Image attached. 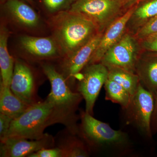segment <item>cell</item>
Masks as SVG:
<instances>
[{"label": "cell", "instance_id": "obj_3", "mask_svg": "<svg viewBox=\"0 0 157 157\" xmlns=\"http://www.w3.org/2000/svg\"><path fill=\"white\" fill-rule=\"evenodd\" d=\"M125 6L124 0H74L68 10L90 20L101 33L121 15Z\"/></svg>", "mask_w": 157, "mask_h": 157}, {"label": "cell", "instance_id": "obj_19", "mask_svg": "<svg viewBox=\"0 0 157 157\" xmlns=\"http://www.w3.org/2000/svg\"><path fill=\"white\" fill-rule=\"evenodd\" d=\"M104 86L106 100L119 104L124 109H128L132 101V96L124 88L108 78Z\"/></svg>", "mask_w": 157, "mask_h": 157}, {"label": "cell", "instance_id": "obj_9", "mask_svg": "<svg viewBox=\"0 0 157 157\" xmlns=\"http://www.w3.org/2000/svg\"><path fill=\"white\" fill-rule=\"evenodd\" d=\"M54 138L47 133L44 137L36 140L8 137L1 141L0 157H28L42 149L54 147Z\"/></svg>", "mask_w": 157, "mask_h": 157}, {"label": "cell", "instance_id": "obj_26", "mask_svg": "<svg viewBox=\"0 0 157 157\" xmlns=\"http://www.w3.org/2000/svg\"><path fill=\"white\" fill-rule=\"evenodd\" d=\"M142 41L143 47L145 50L157 53V34L149 36Z\"/></svg>", "mask_w": 157, "mask_h": 157}, {"label": "cell", "instance_id": "obj_10", "mask_svg": "<svg viewBox=\"0 0 157 157\" xmlns=\"http://www.w3.org/2000/svg\"><path fill=\"white\" fill-rule=\"evenodd\" d=\"M10 88L13 94L25 104L31 105L36 100V88L33 73L30 67L20 60L14 62Z\"/></svg>", "mask_w": 157, "mask_h": 157}, {"label": "cell", "instance_id": "obj_1", "mask_svg": "<svg viewBox=\"0 0 157 157\" xmlns=\"http://www.w3.org/2000/svg\"><path fill=\"white\" fill-rule=\"evenodd\" d=\"M76 118V113L58 107L47 98L45 101L31 105L22 115L13 119L6 138L41 139L46 134L45 129L56 124H63L71 134L75 135L79 132Z\"/></svg>", "mask_w": 157, "mask_h": 157}, {"label": "cell", "instance_id": "obj_17", "mask_svg": "<svg viewBox=\"0 0 157 157\" xmlns=\"http://www.w3.org/2000/svg\"><path fill=\"white\" fill-rule=\"evenodd\" d=\"M30 105L13 94L10 87L0 85V111L13 119L22 115Z\"/></svg>", "mask_w": 157, "mask_h": 157}, {"label": "cell", "instance_id": "obj_29", "mask_svg": "<svg viewBox=\"0 0 157 157\" xmlns=\"http://www.w3.org/2000/svg\"><path fill=\"white\" fill-rule=\"evenodd\" d=\"M8 1V0H1V4H4L6 2V1ZM23 1H27L26 0H23Z\"/></svg>", "mask_w": 157, "mask_h": 157}, {"label": "cell", "instance_id": "obj_28", "mask_svg": "<svg viewBox=\"0 0 157 157\" xmlns=\"http://www.w3.org/2000/svg\"><path fill=\"white\" fill-rule=\"evenodd\" d=\"M144 0H125L126 5L128 4H130L132 5V4H138V3L142 2Z\"/></svg>", "mask_w": 157, "mask_h": 157}, {"label": "cell", "instance_id": "obj_32", "mask_svg": "<svg viewBox=\"0 0 157 157\" xmlns=\"http://www.w3.org/2000/svg\"><path fill=\"white\" fill-rule=\"evenodd\" d=\"M157 34V33H156V34Z\"/></svg>", "mask_w": 157, "mask_h": 157}, {"label": "cell", "instance_id": "obj_5", "mask_svg": "<svg viewBox=\"0 0 157 157\" xmlns=\"http://www.w3.org/2000/svg\"><path fill=\"white\" fill-rule=\"evenodd\" d=\"M42 67L51 86L50 94L47 98L58 107L76 113L78 104L83 98L82 96L79 93L72 91L64 76L53 65L43 63Z\"/></svg>", "mask_w": 157, "mask_h": 157}, {"label": "cell", "instance_id": "obj_23", "mask_svg": "<svg viewBox=\"0 0 157 157\" xmlns=\"http://www.w3.org/2000/svg\"><path fill=\"white\" fill-rule=\"evenodd\" d=\"M156 33H157V15L139 28L136 34V37L142 40Z\"/></svg>", "mask_w": 157, "mask_h": 157}, {"label": "cell", "instance_id": "obj_6", "mask_svg": "<svg viewBox=\"0 0 157 157\" xmlns=\"http://www.w3.org/2000/svg\"><path fill=\"white\" fill-rule=\"evenodd\" d=\"M78 75L77 90L85 101V112L93 116L95 103L101 88L108 78L107 68L102 63L87 65Z\"/></svg>", "mask_w": 157, "mask_h": 157}, {"label": "cell", "instance_id": "obj_14", "mask_svg": "<svg viewBox=\"0 0 157 157\" xmlns=\"http://www.w3.org/2000/svg\"><path fill=\"white\" fill-rule=\"evenodd\" d=\"M148 52L138 58L135 72L140 83L154 95L157 91V53Z\"/></svg>", "mask_w": 157, "mask_h": 157}, {"label": "cell", "instance_id": "obj_18", "mask_svg": "<svg viewBox=\"0 0 157 157\" xmlns=\"http://www.w3.org/2000/svg\"><path fill=\"white\" fill-rule=\"evenodd\" d=\"M107 67L108 70V78L121 85L133 97L140 82L137 74L119 67Z\"/></svg>", "mask_w": 157, "mask_h": 157}, {"label": "cell", "instance_id": "obj_31", "mask_svg": "<svg viewBox=\"0 0 157 157\" xmlns=\"http://www.w3.org/2000/svg\"><path fill=\"white\" fill-rule=\"evenodd\" d=\"M124 1H125V0H124Z\"/></svg>", "mask_w": 157, "mask_h": 157}, {"label": "cell", "instance_id": "obj_30", "mask_svg": "<svg viewBox=\"0 0 157 157\" xmlns=\"http://www.w3.org/2000/svg\"><path fill=\"white\" fill-rule=\"evenodd\" d=\"M27 2H33V0H26Z\"/></svg>", "mask_w": 157, "mask_h": 157}, {"label": "cell", "instance_id": "obj_15", "mask_svg": "<svg viewBox=\"0 0 157 157\" xmlns=\"http://www.w3.org/2000/svg\"><path fill=\"white\" fill-rule=\"evenodd\" d=\"M4 4L6 11L20 25L29 29L34 28L39 25V15L23 0H8Z\"/></svg>", "mask_w": 157, "mask_h": 157}, {"label": "cell", "instance_id": "obj_12", "mask_svg": "<svg viewBox=\"0 0 157 157\" xmlns=\"http://www.w3.org/2000/svg\"><path fill=\"white\" fill-rule=\"evenodd\" d=\"M135 7V5L132 6L104 31L101 41L88 65L101 62V59L107 51L120 40L124 34L126 27L132 17Z\"/></svg>", "mask_w": 157, "mask_h": 157}, {"label": "cell", "instance_id": "obj_21", "mask_svg": "<svg viewBox=\"0 0 157 157\" xmlns=\"http://www.w3.org/2000/svg\"><path fill=\"white\" fill-rule=\"evenodd\" d=\"M64 152L65 157H86L89 156L86 146L77 139L70 140L65 145L59 147Z\"/></svg>", "mask_w": 157, "mask_h": 157}, {"label": "cell", "instance_id": "obj_24", "mask_svg": "<svg viewBox=\"0 0 157 157\" xmlns=\"http://www.w3.org/2000/svg\"><path fill=\"white\" fill-rule=\"evenodd\" d=\"M28 157H65L64 152L60 147H50L40 150Z\"/></svg>", "mask_w": 157, "mask_h": 157}, {"label": "cell", "instance_id": "obj_7", "mask_svg": "<svg viewBox=\"0 0 157 157\" xmlns=\"http://www.w3.org/2000/svg\"><path fill=\"white\" fill-rule=\"evenodd\" d=\"M154 96L140 83L127 110L132 121L142 133L151 137V122L154 108Z\"/></svg>", "mask_w": 157, "mask_h": 157}, {"label": "cell", "instance_id": "obj_25", "mask_svg": "<svg viewBox=\"0 0 157 157\" xmlns=\"http://www.w3.org/2000/svg\"><path fill=\"white\" fill-rule=\"evenodd\" d=\"M13 119L2 113H0V140H5L9 133Z\"/></svg>", "mask_w": 157, "mask_h": 157}, {"label": "cell", "instance_id": "obj_22", "mask_svg": "<svg viewBox=\"0 0 157 157\" xmlns=\"http://www.w3.org/2000/svg\"><path fill=\"white\" fill-rule=\"evenodd\" d=\"M45 8L51 13L68 10L74 0H42Z\"/></svg>", "mask_w": 157, "mask_h": 157}, {"label": "cell", "instance_id": "obj_2", "mask_svg": "<svg viewBox=\"0 0 157 157\" xmlns=\"http://www.w3.org/2000/svg\"><path fill=\"white\" fill-rule=\"evenodd\" d=\"M49 25L64 58L73 54L100 33L90 20L69 10L56 13L49 19Z\"/></svg>", "mask_w": 157, "mask_h": 157}, {"label": "cell", "instance_id": "obj_13", "mask_svg": "<svg viewBox=\"0 0 157 157\" xmlns=\"http://www.w3.org/2000/svg\"><path fill=\"white\" fill-rule=\"evenodd\" d=\"M20 43L25 52L37 58L48 59L61 56L58 45L52 36H23L20 38Z\"/></svg>", "mask_w": 157, "mask_h": 157}, {"label": "cell", "instance_id": "obj_11", "mask_svg": "<svg viewBox=\"0 0 157 157\" xmlns=\"http://www.w3.org/2000/svg\"><path fill=\"white\" fill-rule=\"evenodd\" d=\"M104 32L98 33L82 47L68 57L61 63L62 73L67 82L77 78L82 70L89 63L98 47Z\"/></svg>", "mask_w": 157, "mask_h": 157}, {"label": "cell", "instance_id": "obj_4", "mask_svg": "<svg viewBox=\"0 0 157 157\" xmlns=\"http://www.w3.org/2000/svg\"><path fill=\"white\" fill-rule=\"evenodd\" d=\"M82 136L90 143L98 146H121L128 141L124 132L112 128L108 124L96 119L89 113L80 114Z\"/></svg>", "mask_w": 157, "mask_h": 157}, {"label": "cell", "instance_id": "obj_20", "mask_svg": "<svg viewBox=\"0 0 157 157\" xmlns=\"http://www.w3.org/2000/svg\"><path fill=\"white\" fill-rule=\"evenodd\" d=\"M137 4L130 20L140 28L157 15V0H144Z\"/></svg>", "mask_w": 157, "mask_h": 157}, {"label": "cell", "instance_id": "obj_8", "mask_svg": "<svg viewBox=\"0 0 157 157\" xmlns=\"http://www.w3.org/2000/svg\"><path fill=\"white\" fill-rule=\"evenodd\" d=\"M138 58L135 39L126 33L107 51L101 63L106 67H119L135 73Z\"/></svg>", "mask_w": 157, "mask_h": 157}, {"label": "cell", "instance_id": "obj_27", "mask_svg": "<svg viewBox=\"0 0 157 157\" xmlns=\"http://www.w3.org/2000/svg\"><path fill=\"white\" fill-rule=\"evenodd\" d=\"M154 108L152 116L151 128L152 132V130L156 131L157 129V91L154 95Z\"/></svg>", "mask_w": 157, "mask_h": 157}, {"label": "cell", "instance_id": "obj_16", "mask_svg": "<svg viewBox=\"0 0 157 157\" xmlns=\"http://www.w3.org/2000/svg\"><path fill=\"white\" fill-rule=\"evenodd\" d=\"M9 32L6 26L1 25L0 29V69L1 83L10 87L14 72V61L9 53L8 40Z\"/></svg>", "mask_w": 157, "mask_h": 157}]
</instances>
